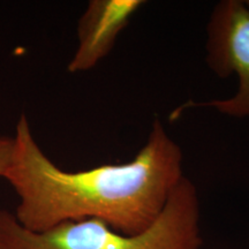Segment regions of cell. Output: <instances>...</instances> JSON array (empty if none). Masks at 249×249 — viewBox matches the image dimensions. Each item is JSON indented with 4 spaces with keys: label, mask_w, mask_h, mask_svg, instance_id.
Segmentation results:
<instances>
[{
    "label": "cell",
    "mask_w": 249,
    "mask_h": 249,
    "mask_svg": "<svg viewBox=\"0 0 249 249\" xmlns=\"http://www.w3.org/2000/svg\"><path fill=\"white\" fill-rule=\"evenodd\" d=\"M15 161L6 180L18 197L14 216L27 230L98 219L124 234L148 229L183 176L182 150L160 120L126 163L65 171L46 156L22 114L15 127Z\"/></svg>",
    "instance_id": "obj_1"
},
{
    "label": "cell",
    "mask_w": 249,
    "mask_h": 249,
    "mask_svg": "<svg viewBox=\"0 0 249 249\" xmlns=\"http://www.w3.org/2000/svg\"><path fill=\"white\" fill-rule=\"evenodd\" d=\"M200 198L183 177L148 229L124 234L98 219L66 222L35 232L0 209V249H201Z\"/></svg>",
    "instance_id": "obj_2"
},
{
    "label": "cell",
    "mask_w": 249,
    "mask_h": 249,
    "mask_svg": "<svg viewBox=\"0 0 249 249\" xmlns=\"http://www.w3.org/2000/svg\"><path fill=\"white\" fill-rule=\"evenodd\" d=\"M208 66L217 76L235 75L238 89L231 97L189 102L173 116L189 107L213 108L223 116L249 120V8L244 0H222L214 6L207 26Z\"/></svg>",
    "instance_id": "obj_3"
},
{
    "label": "cell",
    "mask_w": 249,
    "mask_h": 249,
    "mask_svg": "<svg viewBox=\"0 0 249 249\" xmlns=\"http://www.w3.org/2000/svg\"><path fill=\"white\" fill-rule=\"evenodd\" d=\"M144 0H91L77 24V48L68 62L70 73L92 70L107 58L118 37Z\"/></svg>",
    "instance_id": "obj_4"
},
{
    "label": "cell",
    "mask_w": 249,
    "mask_h": 249,
    "mask_svg": "<svg viewBox=\"0 0 249 249\" xmlns=\"http://www.w3.org/2000/svg\"><path fill=\"white\" fill-rule=\"evenodd\" d=\"M15 145L14 138L0 136V177L6 179L9 171L13 167L15 161Z\"/></svg>",
    "instance_id": "obj_5"
},
{
    "label": "cell",
    "mask_w": 249,
    "mask_h": 249,
    "mask_svg": "<svg viewBox=\"0 0 249 249\" xmlns=\"http://www.w3.org/2000/svg\"><path fill=\"white\" fill-rule=\"evenodd\" d=\"M245 1V4H246V6H247V7L249 8V0H244Z\"/></svg>",
    "instance_id": "obj_6"
}]
</instances>
